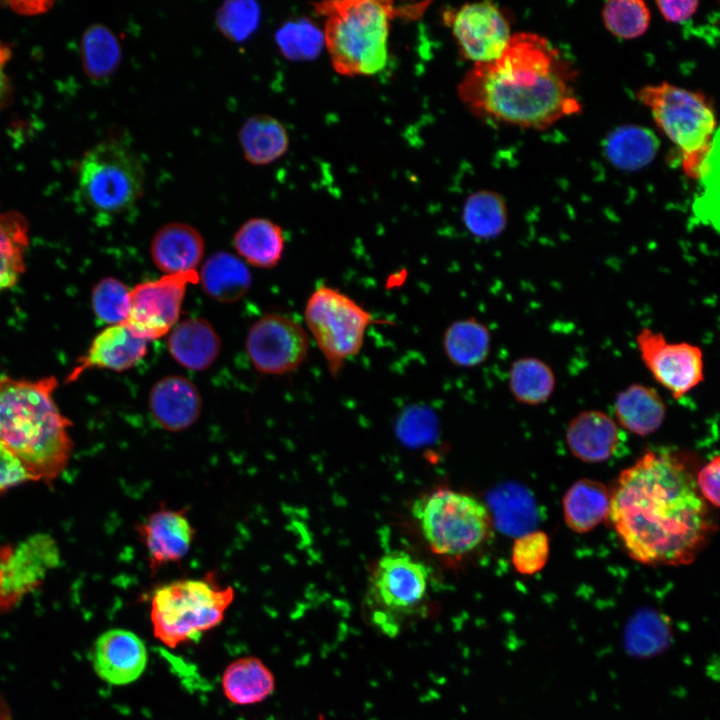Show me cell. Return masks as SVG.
Here are the masks:
<instances>
[{
	"mask_svg": "<svg viewBox=\"0 0 720 720\" xmlns=\"http://www.w3.org/2000/svg\"><path fill=\"white\" fill-rule=\"evenodd\" d=\"M422 535L438 555L460 556L477 549L491 533L487 507L477 498L451 489H437L413 506Z\"/></svg>",
	"mask_w": 720,
	"mask_h": 720,
	"instance_id": "cell-7",
	"label": "cell"
},
{
	"mask_svg": "<svg viewBox=\"0 0 720 720\" xmlns=\"http://www.w3.org/2000/svg\"><path fill=\"white\" fill-rule=\"evenodd\" d=\"M234 596L211 574L163 584L151 598L153 633L170 648L191 641L222 622Z\"/></svg>",
	"mask_w": 720,
	"mask_h": 720,
	"instance_id": "cell-5",
	"label": "cell"
},
{
	"mask_svg": "<svg viewBox=\"0 0 720 720\" xmlns=\"http://www.w3.org/2000/svg\"><path fill=\"white\" fill-rule=\"evenodd\" d=\"M238 137L245 159L258 166L275 162L289 147V136L284 125L266 114H256L246 119Z\"/></svg>",
	"mask_w": 720,
	"mask_h": 720,
	"instance_id": "cell-27",
	"label": "cell"
},
{
	"mask_svg": "<svg viewBox=\"0 0 720 720\" xmlns=\"http://www.w3.org/2000/svg\"><path fill=\"white\" fill-rule=\"evenodd\" d=\"M642 363L660 386L680 399L705 379L704 354L700 346L670 342L651 328H642L635 337Z\"/></svg>",
	"mask_w": 720,
	"mask_h": 720,
	"instance_id": "cell-11",
	"label": "cell"
},
{
	"mask_svg": "<svg viewBox=\"0 0 720 720\" xmlns=\"http://www.w3.org/2000/svg\"><path fill=\"white\" fill-rule=\"evenodd\" d=\"M59 562L58 545L48 534L0 546V613L15 608L37 589Z\"/></svg>",
	"mask_w": 720,
	"mask_h": 720,
	"instance_id": "cell-12",
	"label": "cell"
},
{
	"mask_svg": "<svg viewBox=\"0 0 720 720\" xmlns=\"http://www.w3.org/2000/svg\"><path fill=\"white\" fill-rule=\"evenodd\" d=\"M636 97L650 109L657 126L682 153L713 141L716 116L703 94L662 82L641 88Z\"/></svg>",
	"mask_w": 720,
	"mask_h": 720,
	"instance_id": "cell-9",
	"label": "cell"
},
{
	"mask_svg": "<svg viewBox=\"0 0 720 720\" xmlns=\"http://www.w3.org/2000/svg\"><path fill=\"white\" fill-rule=\"evenodd\" d=\"M719 456L703 466L695 478L697 488L706 502L719 506Z\"/></svg>",
	"mask_w": 720,
	"mask_h": 720,
	"instance_id": "cell-42",
	"label": "cell"
},
{
	"mask_svg": "<svg viewBox=\"0 0 720 720\" xmlns=\"http://www.w3.org/2000/svg\"><path fill=\"white\" fill-rule=\"evenodd\" d=\"M608 518L626 553L650 566L690 564L713 529L687 466L671 453L651 450L618 476Z\"/></svg>",
	"mask_w": 720,
	"mask_h": 720,
	"instance_id": "cell-1",
	"label": "cell"
},
{
	"mask_svg": "<svg viewBox=\"0 0 720 720\" xmlns=\"http://www.w3.org/2000/svg\"><path fill=\"white\" fill-rule=\"evenodd\" d=\"M149 568L156 573L161 568L180 563L189 554L196 529L186 508H171L161 504L136 525Z\"/></svg>",
	"mask_w": 720,
	"mask_h": 720,
	"instance_id": "cell-16",
	"label": "cell"
},
{
	"mask_svg": "<svg viewBox=\"0 0 720 720\" xmlns=\"http://www.w3.org/2000/svg\"><path fill=\"white\" fill-rule=\"evenodd\" d=\"M443 350L448 361L458 368H474L489 357L492 335L489 327L475 317L450 323L443 334Z\"/></svg>",
	"mask_w": 720,
	"mask_h": 720,
	"instance_id": "cell-25",
	"label": "cell"
},
{
	"mask_svg": "<svg viewBox=\"0 0 720 720\" xmlns=\"http://www.w3.org/2000/svg\"><path fill=\"white\" fill-rule=\"evenodd\" d=\"M310 340L301 324L284 315L269 313L249 329L245 347L253 366L266 374H285L306 360Z\"/></svg>",
	"mask_w": 720,
	"mask_h": 720,
	"instance_id": "cell-14",
	"label": "cell"
},
{
	"mask_svg": "<svg viewBox=\"0 0 720 720\" xmlns=\"http://www.w3.org/2000/svg\"><path fill=\"white\" fill-rule=\"evenodd\" d=\"M81 55L88 77L104 81L119 67L122 51L118 38L108 27L93 24L82 36Z\"/></svg>",
	"mask_w": 720,
	"mask_h": 720,
	"instance_id": "cell-34",
	"label": "cell"
},
{
	"mask_svg": "<svg viewBox=\"0 0 720 720\" xmlns=\"http://www.w3.org/2000/svg\"><path fill=\"white\" fill-rule=\"evenodd\" d=\"M562 506L566 525L574 532L586 533L609 517L610 491L600 481L580 479L566 491Z\"/></svg>",
	"mask_w": 720,
	"mask_h": 720,
	"instance_id": "cell-24",
	"label": "cell"
},
{
	"mask_svg": "<svg viewBox=\"0 0 720 720\" xmlns=\"http://www.w3.org/2000/svg\"><path fill=\"white\" fill-rule=\"evenodd\" d=\"M9 47L0 39V106L5 102L9 92V80L6 75V65L10 59Z\"/></svg>",
	"mask_w": 720,
	"mask_h": 720,
	"instance_id": "cell-45",
	"label": "cell"
},
{
	"mask_svg": "<svg viewBox=\"0 0 720 720\" xmlns=\"http://www.w3.org/2000/svg\"><path fill=\"white\" fill-rule=\"evenodd\" d=\"M602 19L611 34L620 39L631 40L646 33L651 12L641 0H611L603 6Z\"/></svg>",
	"mask_w": 720,
	"mask_h": 720,
	"instance_id": "cell-35",
	"label": "cell"
},
{
	"mask_svg": "<svg viewBox=\"0 0 720 720\" xmlns=\"http://www.w3.org/2000/svg\"><path fill=\"white\" fill-rule=\"evenodd\" d=\"M199 281L196 271L166 274L130 289L129 312L122 323L146 341L165 336L176 325L189 284Z\"/></svg>",
	"mask_w": 720,
	"mask_h": 720,
	"instance_id": "cell-10",
	"label": "cell"
},
{
	"mask_svg": "<svg viewBox=\"0 0 720 720\" xmlns=\"http://www.w3.org/2000/svg\"><path fill=\"white\" fill-rule=\"evenodd\" d=\"M618 423L640 436L656 432L664 422L667 405L659 392L642 383H631L620 390L614 400Z\"/></svg>",
	"mask_w": 720,
	"mask_h": 720,
	"instance_id": "cell-23",
	"label": "cell"
},
{
	"mask_svg": "<svg viewBox=\"0 0 720 720\" xmlns=\"http://www.w3.org/2000/svg\"><path fill=\"white\" fill-rule=\"evenodd\" d=\"M29 225L17 211L0 213V293L15 286L26 270Z\"/></svg>",
	"mask_w": 720,
	"mask_h": 720,
	"instance_id": "cell-31",
	"label": "cell"
},
{
	"mask_svg": "<svg viewBox=\"0 0 720 720\" xmlns=\"http://www.w3.org/2000/svg\"><path fill=\"white\" fill-rule=\"evenodd\" d=\"M167 347L170 355L181 366L202 371L217 359L221 341L209 321L203 318H188L170 330Z\"/></svg>",
	"mask_w": 720,
	"mask_h": 720,
	"instance_id": "cell-22",
	"label": "cell"
},
{
	"mask_svg": "<svg viewBox=\"0 0 720 720\" xmlns=\"http://www.w3.org/2000/svg\"><path fill=\"white\" fill-rule=\"evenodd\" d=\"M659 148L654 133L642 126L626 124L609 133L604 143L608 160L617 168L639 170L650 164Z\"/></svg>",
	"mask_w": 720,
	"mask_h": 720,
	"instance_id": "cell-30",
	"label": "cell"
},
{
	"mask_svg": "<svg viewBox=\"0 0 720 720\" xmlns=\"http://www.w3.org/2000/svg\"><path fill=\"white\" fill-rule=\"evenodd\" d=\"M130 289L120 280L107 277L94 286L91 304L96 318L109 325L123 323L129 312Z\"/></svg>",
	"mask_w": 720,
	"mask_h": 720,
	"instance_id": "cell-39",
	"label": "cell"
},
{
	"mask_svg": "<svg viewBox=\"0 0 720 720\" xmlns=\"http://www.w3.org/2000/svg\"><path fill=\"white\" fill-rule=\"evenodd\" d=\"M500 523L518 536L533 531L538 523V511L532 495L524 488L511 487L498 497ZM517 536V537H518Z\"/></svg>",
	"mask_w": 720,
	"mask_h": 720,
	"instance_id": "cell-38",
	"label": "cell"
},
{
	"mask_svg": "<svg viewBox=\"0 0 720 720\" xmlns=\"http://www.w3.org/2000/svg\"><path fill=\"white\" fill-rule=\"evenodd\" d=\"M282 55L290 60H311L323 45V33L309 20L297 19L284 23L275 34Z\"/></svg>",
	"mask_w": 720,
	"mask_h": 720,
	"instance_id": "cell-36",
	"label": "cell"
},
{
	"mask_svg": "<svg viewBox=\"0 0 720 720\" xmlns=\"http://www.w3.org/2000/svg\"><path fill=\"white\" fill-rule=\"evenodd\" d=\"M304 317L328 370L338 377L350 358L362 349L372 314L346 293L328 285L318 286L309 296Z\"/></svg>",
	"mask_w": 720,
	"mask_h": 720,
	"instance_id": "cell-8",
	"label": "cell"
},
{
	"mask_svg": "<svg viewBox=\"0 0 720 720\" xmlns=\"http://www.w3.org/2000/svg\"><path fill=\"white\" fill-rule=\"evenodd\" d=\"M549 538L543 531L533 530L518 536L512 546V564L522 575H533L546 565Z\"/></svg>",
	"mask_w": 720,
	"mask_h": 720,
	"instance_id": "cell-40",
	"label": "cell"
},
{
	"mask_svg": "<svg viewBox=\"0 0 720 720\" xmlns=\"http://www.w3.org/2000/svg\"><path fill=\"white\" fill-rule=\"evenodd\" d=\"M619 435L618 425L608 414L585 410L570 421L566 443L576 458L587 463H599L615 453Z\"/></svg>",
	"mask_w": 720,
	"mask_h": 720,
	"instance_id": "cell-21",
	"label": "cell"
},
{
	"mask_svg": "<svg viewBox=\"0 0 720 720\" xmlns=\"http://www.w3.org/2000/svg\"><path fill=\"white\" fill-rule=\"evenodd\" d=\"M313 5L325 18L324 43L336 72L369 76L385 67L389 22L397 16L392 2L335 0Z\"/></svg>",
	"mask_w": 720,
	"mask_h": 720,
	"instance_id": "cell-4",
	"label": "cell"
},
{
	"mask_svg": "<svg viewBox=\"0 0 720 720\" xmlns=\"http://www.w3.org/2000/svg\"><path fill=\"white\" fill-rule=\"evenodd\" d=\"M444 18L462 55L474 64L498 58L511 37L506 16L491 2L465 4Z\"/></svg>",
	"mask_w": 720,
	"mask_h": 720,
	"instance_id": "cell-15",
	"label": "cell"
},
{
	"mask_svg": "<svg viewBox=\"0 0 720 720\" xmlns=\"http://www.w3.org/2000/svg\"><path fill=\"white\" fill-rule=\"evenodd\" d=\"M204 251L205 242L201 233L181 222L165 224L151 242L152 260L166 274L196 271Z\"/></svg>",
	"mask_w": 720,
	"mask_h": 720,
	"instance_id": "cell-20",
	"label": "cell"
},
{
	"mask_svg": "<svg viewBox=\"0 0 720 720\" xmlns=\"http://www.w3.org/2000/svg\"><path fill=\"white\" fill-rule=\"evenodd\" d=\"M429 573L426 566L410 554L397 550L377 561L369 580V599L378 609L377 620L386 615L409 613L427 595Z\"/></svg>",
	"mask_w": 720,
	"mask_h": 720,
	"instance_id": "cell-13",
	"label": "cell"
},
{
	"mask_svg": "<svg viewBox=\"0 0 720 720\" xmlns=\"http://www.w3.org/2000/svg\"><path fill=\"white\" fill-rule=\"evenodd\" d=\"M147 353V341L133 335L124 324L109 325L92 340L88 350L68 373L66 382L76 381L90 369L122 372L137 365Z\"/></svg>",
	"mask_w": 720,
	"mask_h": 720,
	"instance_id": "cell-18",
	"label": "cell"
},
{
	"mask_svg": "<svg viewBox=\"0 0 720 720\" xmlns=\"http://www.w3.org/2000/svg\"><path fill=\"white\" fill-rule=\"evenodd\" d=\"M508 387L517 402L540 405L552 396L556 387V375L546 361L534 356H524L511 363Z\"/></svg>",
	"mask_w": 720,
	"mask_h": 720,
	"instance_id": "cell-32",
	"label": "cell"
},
{
	"mask_svg": "<svg viewBox=\"0 0 720 720\" xmlns=\"http://www.w3.org/2000/svg\"><path fill=\"white\" fill-rule=\"evenodd\" d=\"M575 77L571 64L545 37L520 32L511 35L498 58L473 65L458 95L478 116L545 129L581 111Z\"/></svg>",
	"mask_w": 720,
	"mask_h": 720,
	"instance_id": "cell-2",
	"label": "cell"
},
{
	"mask_svg": "<svg viewBox=\"0 0 720 720\" xmlns=\"http://www.w3.org/2000/svg\"><path fill=\"white\" fill-rule=\"evenodd\" d=\"M275 679L270 669L256 657H243L230 663L222 676L226 698L234 704L263 701L273 692Z\"/></svg>",
	"mask_w": 720,
	"mask_h": 720,
	"instance_id": "cell-28",
	"label": "cell"
},
{
	"mask_svg": "<svg viewBox=\"0 0 720 720\" xmlns=\"http://www.w3.org/2000/svg\"><path fill=\"white\" fill-rule=\"evenodd\" d=\"M58 380L0 375V443L23 464L33 481L51 484L73 452L72 422L54 399Z\"/></svg>",
	"mask_w": 720,
	"mask_h": 720,
	"instance_id": "cell-3",
	"label": "cell"
},
{
	"mask_svg": "<svg viewBox=\"0 0 720 720\" xmlns=\"http://www.w3.org/2000/svg\"><path fill=\"white\" fill-rule=\"evenodd\" d=\"M143 641L125 629H110L101 634L92 650L96 674L113 685H125L138 679L147 665Z\"/></svg>",
	"mask_w": 720,
	"mask_h": 720,
	"instance_id": "cell-17",
	"label": "cell"
},
{
	"mask_svg": "<svg viewBox=\"0 0 720 720\" xmlns=\"http://www.w3.org/2000/svg\"><path fill=\"white\" fill-rule=\"evenodd\" d=\"M713 141L690 152L682 153V168L693 179H703L710 171V155Z\"/></svg>",
	"mask_w": 720,
	"mask_h": 720,
	"instance_id": "cell-43",
	"label": "cell"
},
{
	"mask_svg": "<svg viewBox=\"0 0 720 720\" xmlns=\"http://www.w3.org/2000/svg\"><path fill=\"white\" fill-rule=\"evenodd\" d=\"M148 408L160 428L177 433L189 429L198 421L203 402L193 382L182 376L171 375L161 378L152 386Z\"/></svg>",
	"mask_w": 720,
	"mask_h": 720,
	"instance_id": "cell-19",
	"label": "cell"
},
{
	"mask_svg": "<svg viewBox=\"0 0 720 720\" xmlns=\"http://www.w3.org/2000/svg\"><path fill=\"white\" fill-rule=\"evenodd\" d=\"M200 283L204 292L222 303L241 299L252 282L248 267L235 255L219 251L210 255L202 265Z\"/></svg>",
	"mask_w": 720,
	"mask_h": 720,
	"instance_id": "cell-26",
	"label": "cell"
},
{
	"mask_svg": "<svg viewBox=\"0 0 720 720\" xmlns=\"http://www.w3.org/2000/svg\"><path fill=\"white\" fill-rule=\"evenodd\" d=\"M260 18L261 10L256 2L230 0L217 10L216 25L226 39L242 42L255 32Z\"/></svg>",
	"mask_w": 720,
	"mask_h": 720,
	"instance_id": "cell-37",
	"label": "cell"
},
{
	"mask_svg": "<svg viewBox=\"0 0 720 720\" xmlns=\"http://www.w3.org/2000/svg\"><path fill=\"white\" fill-rule=\"evenodd\" d=\"M145 168L131 145L109 137L90 148L81 158L77 193L81 202L98 215L128 211L140 200Z\"/></svg>",
	"mask_w": 720,
	"mask_h": 720,
	"instance_id": "cell-6",
	"label": "cell"
},
{
	"mask_svg": "<svg viewBox=\"0 0 720 720\" xmlns=\"http://www.w3.org/2000/svg\"><path fill=\"white\" fill-rule=\"evenodd\" d=\"M663 18L671 23H681L690 19L698 10V1H656Z\"/></svg>",
	"mask_w": 720,
	"mask_h": 720,
	"instance_id": "cell-44",
	"label": "cell"
},
{
	"mask_svg": "<svg viewBox=\"0 0 720 720\" xmlns=\"http://www.w3.org/2000/svg\"><path fill=\"white\" fill-rule=\"evenodd\" d=\"M27 481H33L20 460L0 443V495Z\"/></svg>",
	"mask_w": 720,
	"mask_h": 720,
	"instance_id": "cell-41",
	"label": "cell"
},
{
	"mask_svg": "<svg viewBox=\"0 0 720 720\" xmlns=\"http://www.w3.org/2000/svg\"><path fill=\"white\" fill-rule=\"evenodd\" d=\"M233 245L249 264L259 268H272L282 257L283 232L269 219L251 218L236 231Z\"/></svg>",
	"mask_w": 720,
	"mask_h": 720,
	"instance_id": "cell-29",
	"label": "cell"
},
{
	"mask_svg": "<svg viewBox=\"0 0 720 720\" xmlns=\"http://www.w3.org/2000/svg\"><path fill=\"white\" fill-rule=\"evenodd\" d=\"M465 228L476 238L488 240L500 236L508 224V210L503 197L493 191L472 193L462 213Z\"/></svg>",
	"mask_w": 720,
	"mask_h": 720,
	"instance_id": "cell-33",
	"label": "cell"
}]
</instances>
